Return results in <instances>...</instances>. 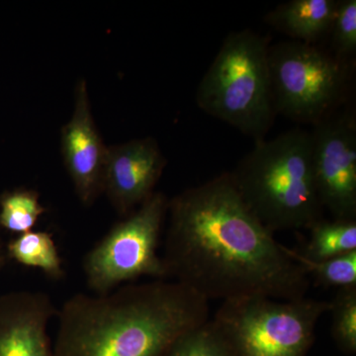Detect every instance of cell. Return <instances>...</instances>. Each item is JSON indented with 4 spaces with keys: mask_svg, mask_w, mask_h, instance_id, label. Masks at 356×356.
<instances>
[{
    "mask_svg": "<svg viewBox=\"0 0 356 356\" xmlns=\"http://www.w3.org/2000/svg\"><path fill=\"white\" fill-rule=\"evenodd\" d=\"M168 280L204 299L305 298L310 278L243 202L229 172L168 201Z\"/></svg>",
    "mask_w": 356,
    "mask_h": 356,
    "instance_id": "6da1fadb",
    "label": "cell"
},
{
    "mask_svg": "<svg viewBox=\"0 0 356 356\" xmlns=\"http://www.w3.org/2000/svg\"><path fill=\"white\" fill-rule=\"evenodd\" d=\"M55 356H166L210 318L209 302L170 280L79 293L58 309Z\"/></svg>",
    "mask_w": 356,
    "mask_h": 356,
    "instance_id": "7a4b0ae2",
    "label": "cell"
},
{
    "mask_svg": "<svg viewBox=\"0 0 356 356\" xmlns=\"http://www.w3.org/2000/svg\"><path fill=\"white\" fill-rule=\"evenodd\" d=\"M229 175L248 209L271 233L309 229L324 218L314 180L311 133L303 129L257 140Z\"/></svg>",
    "mask_w": 356,
    "mask_h": 356,
    "instance_id": "3957f363",
    "label": "cell"
},
{
    "mask_svg": "<svg viewBox=\"0 0 356 356\" xmlns=\"http://www.w3.org/2000/svg\"><path fill=\"white\" fill-rule=\"evenodd\" d=\"M268 44L250 30L229 34L196 95L206 113L226 122L255 142L264 140L274 120Z\"/></svg>",
    "mask_w": 356,
    "mask_h": 356,
    "instance_id": "277c9868",
    "label": "cell"
},
{
    "mask_svg": "<svg viewBox=\"0 0 356 356\" xmlns=\"http://www.w3.org/2000/svg\"><path fill=\"white\" fill-rule=\"evenodd\" d=\"M331 302L243 297L222 301L211 318L234 356H307Z\"/></svg>",
    "mask_w": 356,
    "mask_h": 356,
    "instance_id": "5b68a950",
    "label": "cell"
},
{
    "mask_svg": "<svg viewBox=\"0 0 356 356\" xmlns=\"http://www.w3.org/2000/svg\"><path fill=\"white\" fill-rule=\"evenodd\" d=\"M268 69L275 113L316 125L343 102L350 64L317 44L292 40L269 47Z\"/></svg>",
    "mask_w": 356,
    "mask_h": 356,
    "instance_id": "8992f818",
    "label": "cell"
},
{
    "mask_svg": "<svg viewBox=\"0 0 356 356\" xmlns=\"http://www.w3.org/2000/svg\"><path fill=\"white\" fill-rule=\"evenodd\" d=\"M168 201L165 194L154 192L89 250L83 266L91 291L107 294L143 276L168 280L158 248L168 217Z\"/></svg>",
    "mask_w": 356,
    "mask_h": 356,
    "instance_id": "52a82bcc",
    "label": "cell"
},
{
    "mask_svg": "<svg viewBox=\"0 0 356 356\" xmlns=\"http://www.w3.org/2000/svg\"><path fill=\"white\" fill-rule=\"evenodd\" d=\"M312 165L323 208L334 219L356 220V125L353 116L330 115L314 125Z\"/></svg>",
    "mask_w": 356,
    "mask_h": 356,
    "instance_id": "ba28073f",
    "label": "cell"
},
{
    "mask_svg": "<svg viewBox=\"0 0 356 356\" xmlns=\"http://www.w3.org/2000/svg\"><path fill=\"white\" fill-rule=\"evenodd\" d=\"M60 149L67 172L81 202L92 205L103 194L107 149L96 128L86 81L74 88L72 117L60 133Z\"/></svg>",
    "mask_w": 356,
    "mask_h": 356,
    "instance_id": "9c48e42d",
    "label": "cell"
},
{
    "mask_svg": "<svg viewBox=\"0 0 356 356\" xmlns=\"http://www.w3.org/2000/svg\"><path fill=\"white\" fill-rule=\"evenodd\" d=\"M165 165L166 159L153 138L108 147L103 194L119 215L128 216L151 197Z\"/></svg>",
    "mask_w": 356,
    "mask_h": 356,
    "instance_id": "30bf717a",
    "label": "cell"
},
{
    "mask_svg": "<svg viewBox=\"0 0 356 356\" xmlns=\"http://www.w3.org/2000/svg\"><path fill=\"white\" fill-rule=\"evenodd\" d=\"M57 314L44 292L20 290L0 296V356H55L48 325Z\"/></svg>",
    "mask_w": 356,
    "mask_h": 356,
    "instance_id": "8fae6325",
    "label": "cell"
},
{
    "mask_svg": "<svg viewBox=\"0 0 356 356\" xmlns=\"http://www.w3.org/2000/svg\"><path fill=\"white\" fill-rule=\"evenodd\" d=\"M337 0H292L266 16V22L294 41L316 44L331 32Z\"/></svg>",
    "mask_w": 356,
    "mask_h": 356,
    "instance_id": "7c38bea8",
    "label": "cell"
},
{
    "mask_svg": "<svg viewBox=\"0 0 356 356\" xmlns=\"http://www.w3.org/2000/svg\"><path fill=\"white\" fill-rule=\"evenodd\" d=\"M6 250L8 259L38 268L51 280H60L65 276L62 257L49 232L32 229L21 234L7 243Z\"/></svg>",
    "mask_w": 356,
    "mask_h": 356,
    "instance_id": "4fadbf2b",
    "label": "cell"
},
{
    "mask_svg": "<svg viewBox=\"0 0 356 356\" xmlns=\"http://www.w3.org/2000/svg\"><path fill=\"white\" fill-rule=\"evenodd\" d=\"M310 236L301 254L312 261H325L356 252V220L323 218L309 229Z\"/></svg>",
    "mask_w": 356,
    "mask_h": 356,
    "instance_id": "5bb4252c",
    "label": "cell"
},
{
    "mask_svg": "<svg viewBox=\"0 0 356 356\" xmlns=\"http://www.w3.org/2000/svg\"><path fill=\"white\" fill-rule=\"evenodd\" d=\"M44 212L38 192L33 189L15 188L0 194V227L11 233L32 231Z\"/></svg>",
    "mask_w": 356,
    "mask_h": 356,
    "instance_id": "9a60e30c",
    "label": "cell"
},
{
    "mask_svg": "<svg viewBox=\"0 0 356 356\" xmlns=\"http://www.w3.org/2000/svg\"><path fill=\"white\" fill-rule=\"evenodd\" d=\"M287 254L320 286L337 289L356 287V252L325 261H312L285 245Z\"/></svg>",
    "mask_w": 356,
    "mask_h": 356,
    "instance_id": "2e32d148",
    "label": "cell"
},
{
    "mask_svg": "<svg viewBox=\"0 0 356 356\" xmlns=\"http://www.w3.org/2000/svg\"><path fill=\"white\" fill-rule=\"evenodd\" d=\"M332 336L339 350L356 353V287L339 289L332 300Z\"/></svg>",
    "mask_w": 356,
    "mask_h": 356,
    "instance_id": "e0dca14e",
    "label": "cell"
},
{
    "mask_svg": "<svg viewBox=\"0 0 356 356\" xmlns=\"http://www.w3.org/2000/svg\"><path fill=\"white\" fill-rule=\"evenodd\" d=\"M166 356H234L221 332L209 318L175 341Z\"/></svg>",
    "mask_w": 356,
    "mask_h": 356,
    "instance_id": "ac0fdd59",
    "label": "cell"
},
{
    "mask_svg": "<svg viewBox=\"0 0 356 356\" xmlns=\"http://www.w3.org/2000/svg\"><path fill=\"white\" fill-rule=\"evenodd\" d=\"M336 57L350 63L356 53V1H337L336 15L330 32Z\"/></svg>",
    "mask_w": 356,
    "mask_h": 356,
    "instance_id": "d6986e66",
    "label": "cell"
},
{
    "mask_svg": "<svg viewBox=\"0 0 356 356\" xmlns=\"http://www.w3.org/2000/svg\"><path fill=\"white\" fill-rule=\"evenodd\" d=\"M8 257H7L6 247L0 245V271L6 266Z\"/></svg>",
    "mask_w": 356,
    "mask_h": 356,
    "instance_id": "ffe728a7",
    "label": "cell"
}]
</instances>
